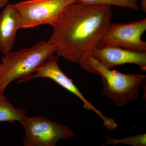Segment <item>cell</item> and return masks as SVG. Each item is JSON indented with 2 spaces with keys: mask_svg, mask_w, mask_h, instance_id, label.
Listing matches in <instances>:
<instances>
[{
  "mask_svg": "<svg viewBox=\"0 0 146 146\" xmlns=\"http://www.w3.org/2000/svg\"><path fill=\"white\" fill-rule=\"evenodd\" d=\"M58 57L53 55L32 75L24 80L28 81L33 78H49L53 80L67 91L74 95L82 102L83 106L87 110H91L94 106L84 98L75 85L72 80L61 71L58 64Z\"/></svg>",
  "mask_w": 146,
  "mask_h": 146,
  "instance_id": "ba28073f",
  "label": "cell"
},
{
  "mask_svg": "<svg viewBox=\"0 0 146 146\" xmlns=\"http://www.w3.org/2000/svg\"><path fill=\"white\" fill-rule=\"evenodd\" d=\"M22 29L21 16L14 4H8L0 13V53L12 50L17 32Z\"/></svg>",
  "mask_w": 146,
  "mask_h": 146,
  "instance_id": "9c48e42d",
  "label": "cell"
},
{
  "mask_svg": "<svg viewBox=\"0 0 146 146\" xmlns=\"http://www.w3.org/2000/svg\"><path fill=\"white\" fill-rule=\"evenodd\" d=\"M26 114L25 110L16 108L9 101L4 94H0V123L21 122L27 116Z\"/></svg>",
  "mask_w": 146,
  "mask_h": 146,
  "instance_id": "30bf717a",
  "label": "cell"
},
{
  "mask_svg": "<svg viewBox=\"0 0 146 146\" xmlns=\"http://www.w3.org/2000/svg\"><path fill=\"white\" fill-rule=\"evenodd\" d=\"M20 123L25 131L24 146H54L59 140L76 135L66 126L43 117L26 116Z\"/></svg>",
  "mask_w": 146,
  "mask_h": 146,
  "instance_id": "5b68a950",
  "label": "cell"
},
{
  "mask_svg": "<svg viewBox=\"0 0 146 146\" xmlns=\"http://www.w3.org/2000/svg\"><path fill=\"white\" fill-rule=\"evenodd\" d=\"M77 2L89 5H114L139 11L138 0H76Z\"/></svg>",
  "mask_w": 146,
  "mask_h": 146,
  "instance_id": "8fae6325",
  "label": "cell"
},
{
  "mask_svg": "<svg viewBox=\"0 0 146 146\" xmlns=\"http://www.w3.org/2000/svg\"><path fill=\"white\" fill-rule=\"evenodd\" d=\"M80 65L89 72L101 77L103 94L119 107L138 98L140 86L146 81L144 75L124 74L106 68L89 54L84 58Z\"/></svg>",
  "mask_w": 146,
  "mask_h": 146,
  "instance_id": "3957f363",
  "label": "cell"
},
{
  "mask_svg": "<svg viewBox=\"0 0 146 146\" xmlns=\"http://www.w3.org/2000/svg\"><path fill=\"white\" fill-rule=\"evenodd\" d=\"M141 7L144 12L146 11V0H141L140 8Z\"/></svg>",
  "mask_w": 146,
  "mask_h": 146,
  "instance_id": "4fadbf2b",
  "label": "cell"
},
{
  "mask_svg": "<svg viewBox=\"0 0 146 146\" xmlns=\"http://www.w3.org/2000/svg\"><path fill=\"white\" fill-rule=\"evenodd\" d=\"M107 138L104 145H113L117 144H123L130 145L133 146H145L146 145V134H140L136 136H130L127 138L115 139L110 138Z\"/></svg>",
  "mask_w": 146,
  "mask_h": 146,
  "instance_id": "7c38bea8",
  "label": "cell"
},
{
  "mask_svg": "<svg viewBox=\"0 0 146 146\" xmlns=\"http://www.w3.org/2000/svg\"><path fill=\"white\" fill-rule=\"evenodd\" d=\"M76 0H28L14 4L21 16L22 29L52 26Z\"/></svg>",
  "mask_w": 146,
  "mask_h": 146,
  "instance_id": "277c9868",
  "label": "cell"
},
{
  "mask_svg": "<svg viewBox=\"0 0 146 146\" xmlns=\"http://www.w3.org/2000/svg\"><path fill=\"white\" fill-rule=\"evenodd\" d=\"M88 54L108 69L131 64L138 65L143 71L146 70V52H136L121 47L96 46Z\"/></svg>",
  "mask_w": 146,
  "mask_h": 146,
  "instance_id": "52a82bcc",
  "label": "cell"
},
{
  "mask_svg": "<svg viewBox=\"0 0 146 146\" xmlns=\"http://www.w3.org/2000/svg\"><path fill=\"white\" fill-rule=\"evenodd\" d=\"M9 0H0V8L4 7L8 4Z\"/></svg>",
  "mask_w": 146,
  "mask_h": 146,
  "instance_id": "5bb4252c",
  "label": "cell"
},
{
  "mask_svg": "<svg viewBox=\"0 0 146 146\" xmlns=\"http://www.w3.org/2000/svg\"><path fill=\"white\" fill-rule=\"evenodd\" d=\"M111 6L71 4L52 26L48 42L58 57L80 64L97 46L111 23Z\"/></svg>",
  "mask_w": 146,
  "mask_h": 146,
  "instance_id": "6da1fadb",
  "label": "cell"
},
{
  "mask_svg": "<svg viewBox=\"0 0 146 146\" xmlns=\"http://www.w3.org/2000/svg\"><path fill=\"white\" fill-rule=\"evenodd\" d=\"M146 30V19L126 24L110 23L96 46L121 47L136 52H146L141 36Z\"/></svg>",
  "mask_w": 146,
  "mask_h": 146,
  "instance_id": "8992f818",
  "label": "cell"
},
{
  "mask_svg": "<svg viewBox=\"0 0 146 146\" xmlns=\"http://www.w3.org/2000/svg\"><path fill=\"white\" fill-rule=\"evenodd\" d=\"M2 71V65L1 63V61H0V76H1V73Z\"/></svg>",
  "mask_w": 146,
  "mask_h": 146,
  "instance_id": "9a60e30c",
  "label": "cell"
},
{
  "mask_svg": "<svg viewBox=\"0 0 146 146\" xmlns=\"http://www.w3.org/2000/svg\"><path fill=\"white\" fill-rule=\"evenodd\" d=\"M56 53L54 45L42 41L30 48L9 52L1 60L0 94H4L9 84L19 79L18 83L32 75Z\"/></svg>",
  "mask_w": 146,
  "mask_h": 146,
  "instance_id": "7a4b0ae2",
  "label": "cell"
}]
</instances>
